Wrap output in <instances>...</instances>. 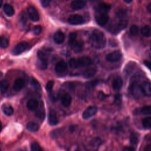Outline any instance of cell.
Returning <instances> with one entry per match:
<instances>
[{"instance_id":"1","label":"cell","mask_w":151,"mask_h":151,"mask_svg":"<svg viewBox=\"0 0 151 151\" xmlns=\"http://www.w3.org/2000/svg\"><path fill=\"white\" fill-rule=\"evenodd\" d=\"M89 42L93 48L102 49L106 46V38L102 31L94 29L89 37Z\"/></svg>"},{"instance_id":"2","label":"cell","mask_w":151,"mask_h":151,"mask_svg":"<svg viewBox=\"0 0 151 151\" xmlns=\"http://www.w3.org/2000/svg\"><path fill=\"white\" fill-rule=\"evenodd\" d=\"M128 24V21L127 19L122 18L120 19L118 21L115 22L113 25L110 27L111 31L114 34H117L122 29H124Z\"/></svg>"},{"instance_id":"3","label":"cell","mask_w":151,"mask_h":151,"mask_svg":"<svg viewBox=\"0 0 151 151\" xmlns=\"http://www.w3.org/2000/svg\"><path fill=\"white\" fill-rule=\"evenodd\" d=\"M28 44L27 42H21L18 44L12 50L11 53L14 55H18L24 52L28 48Z\"/></svg>"},{"instance_id":"4","label":"cell","mask_w":151,"mask_h":151,"mask_svg":"<svg viewBox=\"0 0 151 151\" xmlns=\"http://www.w3.org/2000/svg\"><path fill=\"white\" fill-rule=\"evenodd\" d=\"M129 89L132 94L136 98L140 97L142 94H143L140 85H139L136 81H133Z\"/></svg>"},{"instance_id":"5","label":"cell","mask_w":151,"mask_h":151,"mask_svg":"<svg viewBox=\"0 0 151 151\" xmlns=\"http://www.w3.org/2000/svg\"><path fill=\"white\" fill-rule=\"evenodd\" d=\"M95 18L99 25L100 26H104L107 24L109 20V15L107 13L96 12Z\"/></svg>"},{"instance_id":"6","label":"cell","mask_w":151,"mask_h":151,"mask_svg":"<svg viewBox=\"0 0 151 151\" xmlns=\"http://www.w3.org/2000/svg\"><path fill=\"white\" fill-rule=\"evenodd\" d=\"M122 57V53L120 51L116 50L106 55V58L107 61L110 63H115L120 60Z\"/></svg>"},{"instance_id":"7","label":"cell","mask_w":151,"mask_h":151,"mask_svg":"<svg viewBox=\"0 0 151 151\" xmlns=\"http://www.w3.org/2000/svg\"><path fill=\"white\" fill-rule=\"evenodd\" d=\"M77 68L81 67H87L92 64V60L88 56H83L76 58Z\"/></svg>"},{"instance_id":"8","label":"cell","mask_w":151,"mask_h":151,"mask_svg":"<svg viewBox=\"0 0 151 151\" xmlns=\"http://www.w3.org/2000/svg\"><path fill=\"white\" fill-rule=\"evenodd\" d=\"M84 21L83 17L78 14L71 15L68 18V22L71 25H80L84 23Z\"/></svg>"},{"instance_id":"9","label":"cell","mask_w":151,"mask_h":151,"mask_svg":"<svg viewBox=\"0 0 151 151\" xmlns=\"http://www.w3.org/2000/svg\"><path fill=\"white\" fill-rule=\"evenodd\" d=\"M27 13L29 19L33 22H37L40 19V16L37 10L32 6H29L27 8Z\"/></svg>"},{"instance_id":"10","label":"cell","mask_w":151,"mask_h":151,"mask_svg":"<svg viewBox=\"0 0 151 151\" xmlns=\"http://www.w3.org/2000/svg\"><path fill=\"white\" fill-rule=\"evenodd\" d=\"M97 111V108L96 106H89L88 107L83 113L82 117L84 119H88L93 116L96 114Z\"/></svg>"},{"instance_id":"11","label":"cell","mask_w":151,"mask_h":151,"mask_svg":"<svg viewBox=\"0 0 151 151\" xmlns=\"http://www.w3.org/2000/svg\"><path fill=\"white\" fill-rule=\"evenodd\" d=\"M140 87L143 95L151 96V83L150 81H143L140 84Z\"/></svg>"},{"instance_id":"12","label":"cell","mask_w":151,"mask_h":151,"mask_svg":"<svg viewBox=\"0 0 151 151\" xmlns=\"http://www.w3.org/2000/svg\"><path fill=\"white\" fill-rule=\"evenodd\" d=\"M48 122L49 124L51 126L56 125L58 123V120L57 116V114L55 111L53 110H50L49 111Z\"/></svg>"},{"instance_id":"13","label":"cell","mask_w":151,"mask_h":151,"mask_svg":"<svg viewBox=\"0 0 151 151\" xmlns=\"http://www.w3.org/2000/svg\"><path fill=\"white\" fill-rule=\"evenodd\" d=\"M87 0H73L71 3V7L73 9H80L86 5Z\"/></svg>"},{"instance_id":"14","label":"cell","mask_w":151,"mask_h":151,"mask_svg":"<svg viewBox=\"0 0 151 151\" xmlns=\"http://www.w3.org/2000/svg\"><path fill=\"white\" fill-rule=\"evenodd\" d=\"M111 8V5L106 2H101L97 6L96 12L107 13Z\"/></svg>"},{"instance_id":"15","label":"cell","mask_w":151,"mask_h":151,"mask_svg":"<svg viewBox=\"0 0 151 151\" xmlns=\"http://www.w3.org/2000/svg\"><path fill=\"white\" fill-rule=\"evenodd\" d=\"M71 46L73 50L75 52L78 53L83 51V47H84V43L81 40H77V41H76Z\"/></svg>"},{"instance_id":"16","label":"cell","mask_w":151,"mask_h":151,"mask_svg":"<svg viewBox=\"0 0 151 151\" xmlns=\"http://www.w3.org/2000/svg\"><path fill=\"white\" fill-rule=\"evenodd\" d=\"M24 80L21 78H18L15 80L14 85H13V90L15 91H20L24 86Z\"/></svg>"},{"instance_id":"17","label":"cell","mask_w":151,"mask_h":151,"mask_svg":"<svg viewBox=\"0 0 151 151\" xmlns=\"http://www.w3.org/2000/svg\"><path fill=\"white\" fill-rule=\"evenodd\" d=\"M67 69V64L64 61H58L55 67V70L57 73H61L64 72Z\"/></svg>"},{"instance_id":"18","label":"cell","mask_w":151,"mask_h":151,"mask_svg":"<svg viewBox=\"0 0 151 151\" xmlns=\"http://www.w3.org/2000/svg\"><path fill=\"white\" fill-rule=\"evenodd\" d=\"M123 86V80L122 79L118 77L115 78L112 83V87L113 90L115 91H119V90L121 89Z\"/></svg>"},{"instance_id":"19","label":"cell","mask_w":151,"mask_h":151,"mask_svg":"<svg viewBox=\"0 0 151 151\" xmlns=\"http://www.w3.org/2000/svg\"><path fill=\"white\" fill-rule=\"evenodd\" d=\"M65 35L61 31H57L54 35V40L57 44H61L64 42Z\"/></svg>"},{"instance_id":"20","label":"cell","mask_w":151,"mask_h":151,"mask_svg":"<svg viewBox=\"0 0 151 151\" xmlns=\"http://www.w3.org/2000/svg\"><path fill=\"white\" fill-rule=\"evenodd\" d=\"M96 69L93 67L87 68L83 73V76L86 78H89L93 77L96 73Z\"/></svg>"},{"instance_id":"21","label":"cell","mask_w":151,"mask_h":151,"mask_svg":"<svg viewBox=\"0 0 151 151\" xmlns=\"http://www.w3.org/2000/svg\"><path fill=\"white\" fill-rule=\"evenodd\" d=\"M39 106V103L37 100L34 99L29 100L27 103V107L29 110H37Z\"/></svg>"},{"instance_id":"22","label":"cell","mask_w":151,"mask_h":151,"mask_svg":"<svg viewBox=\"0 0 151 151\" xmlns=\"http://www.w3.org/2000/svg\"><path fill=\"white\" fill-rule=\"evenodd\" d=\"M3 9H4L5 14L8 17L13 16L15 13V11H14L13 6L8 4H6L4 5Z\"/></svg>"},{"instance_id":"23","label":"cell","mask_w":151,"mask_h":151,"mask_svg":"<svg viewBox=\"0 0 151 151\" xmlns=\"http://www.w3.org/2000/svg\"><path fill=\"white\" fill-rule=\"evenodd\" d=\"M2 111L4 112V113L6 115V116H11L12 115L13 113H14V110L12 107L7 103H5L4 104H3V106H2Z\"/></svg>"},{"instance_id":"24","label":"cell","mask_w":151,"mask_h":151,"mask_svg":"<svg viewBox=\"0 0 151 151\" xmlns=\"http://www.w3.org/2000/svg\"><path fill=\"white\" fill-rule=\"evenodd\" d=\"M39 125L35 122H29L27 124L26 128L27 129L31 132H36L39 129Z\"/></svg>"},{"instance_id":"25","label":"cell","mask_w":151,"mask_h":151,"mask_svg":"<svg viewBox=\"0 0 151 151\" xmlns=\"http://www.w3.org/2000/svg\"><path fill=\"white\" fill-rule=\"evenodd\" d=\"M61 100L62 104L64 107H67L70 105V104L71 103V97L68 94H65L61 97Z\"/></svg>"},{"instance_id":"26","label":"cell","mask_w":151,"mask_h":151,"mask_svg":"<svg viewBox=\"0 0 151 151\" xmlns=\"http://www.w3.org/2000/svg\"><path fill=\"white\" fill-rule=\"evenodd\" d=\"M18 21L19 24L24 27L27 22V15L24 11H22L18 15Z\"/></svg>"},{"instance_id":"27","label":"cell","mask_w":151,"mask_h":151,"mask_svg":"<svg viewBox=\"0 0 151 151\" xmlns=\"http://www.w3.org/2000/svg\"><path fill=\"white\" fill-rule=\"evenodd\" d=\"M140 32L142 35L146 37H151V27L149 25H145L143 26L141 29Z\"/></svg>"},{"instance_id":"28","label":"cell","mask_w":151,"mask_h":151,"mask_svg":"<svg viewBox=\"0 0 151 151\" xmlns=\"http://www.w3.org/2000/svg\"><path fill=\"white\" fill-rule=\"evenodd\" d=\"M9 86V84L8 81L3 80L0 81V91L1 92L4 93L7 91Z\"/></svg>"},{"instance_id":"29","label":"cell","mask_w":151,"mask_h":151,"mask_svg":"<svg viewBox=\"0 0 151 151\" xmlns=\"http://www.w3.org/2000/svg\"><path fill=\"white\" fill-rule=\"evenodd\" d=\"M36 66L40 70H45L47 67V61L38 59L36 63Z\"/></svg>"},{"instance_id":"30","label":"cell","mask_w":151,"mask_h":151,"mask_svg":"<svg viewBox=\"0 0 151 151\" xmlns=\"http://www.w3.org/2000/svg\"><path fill=\"white\" fill-rule=\"evenodd\" d=\"M9 45L8 40L4 36L0 37V47L2 48H6Z\"/></svg>"},{"instance_id":"31","label":"cell","mask_w":151,"mask_h":151,"mask_svg":"<svg viewBox=\"0 0 151 151\" xmlns=\"http://www.w3.org/2000/svg\"><path fill=\"white\" fill-rule=\"evenodd\" d=\"M136 64L134 63H129L124 69V73L126 74L129 75V74H130V73L132 71V70H133V68H134Z\"/></svg>"},{"instance_id":"32","label":"cell","mask_w":151,"mask_h":151,"mask_svg":"<svg viewBox=\"0 0 151 151\" xmlns=\"http://www.w3.org/2000/svg\"><path fill=\"white\" fill-rule=\"evenodd\" d=\"M30 83H31V85L32 86V87L36 90L37 91H40L41 90V85L40 84V83L36 80V79H34V78H32L31 81H30Z\"/></svg>"},{"instance_id":"33","label":"cell","mask_w":151,"mask_h":151,"mask_svg":"<svg viewBox=\"0 0 151 151\" xmlns=\"http://www.w3.org/2000/svg\"><path fill=\"white\" fill-rule=\"evenodd\" d=\"M142 125L145 128L151 127V117H146L142 119Z\"/></svg>"},{"instance_id":"34","label":"cell","mask_w":151,"mask_h":151,"mask_svg":"<svg viewBox=\"0 0 151 151\" xmlns=\"http://www.w3.org/2000/svg\"><path fill=\"white\" fill-rule=\"evenodd\" d=\"M138 141H139V137H138L137 134L134 133H131V134L130 136V143L133 145H135L137 144Z\"/></svg>"},{"instance_id":"35","label":"cell","mask_w":151,"mask_h":151,"mask_svg":"<svg viewBox=\"0 0 151 151\" xmlns=\"http://www.w3.org/2000/svg\"><path fill=\"white\" fill-rule=\"evenodd\" d=\"M35 116L40 120H43L45 117V111L43 109H40L37 110Z\"/></svg>"},{"instance_id":"36","label":"cell","mask_w":151,"mask_h":151,"mask_svg":"<svg viewBox=\"0 0 151 151\" xmlns=\"http://www.w3.org/2000/svg\"><path fill=\"white\" fill-rule=\"evenodd\" d=\"M31 151H43L40 145L37 142H34L31 143Z\"/></svg>"},{"instance_id":"37","label":"cell","mask_w":151,"mask_h":151,"mask_svg":"<svg viewBox=\"0 0 151 151\" xmlns=\"http://www.w3.org/2000/svg\"><path fill=\"white\" fill-rule=\"evenodd\" d=\"M139 32V29L137 25H133L130 28V32L132 35H137Z\"/></svg>"},{"instance_id":"38","label":"cell","mask_w":151,"mask_h":151,"mask_svg":"<svg viewBox=\"0 0 151 151\" xmlns=\"http://www.w3.org/2000/svg\"><path fill=\"white\" fill-rule=\"evenodd\" d=\"M76 37H77V33L76 32H71L69 34L68 42L70 45H71L76 41Z\"/></svg>"},{"instance_id":"39","label":"cell","mask_w":151,"mask_h":151,"mask_svg":"<svg viewBox=\"0 0 151 151\" xmlns=\"http://www.w3.org/2000/svg\"><path fill=\"white\" fill-rule=\"evenodd\" d=\"M140 111L143 114H146V115L151 114V105L143 107L141 109Z\"/></svg>"},{"instance_id":"40","label":"cell","mask_w":151,"mask_h":151,"mask_svg":"<svg viewBox=\"0 0 151 151\" xmlns=\"http://www.w3.org/2000/svg\"><path fill=\"white\" fill-rule=\"evenodd\" d=\"M37 55H38V59L47 61V56L45 54V52H44L43 51H40V50L38 51Z\"/></svg>"},{"instance_id":"41","label":"cell","mask_w":151,"mask_h":151,"mask_svg":"<svg viewBox=\"0 0 151 151\" xmlns=\"http://www.w3.org/2000/svg\"><path fill=\"white\" fill-rule=\"evenodd\" d=\"M42 27L40 25H37L32 29V33L34 35H38L41 33Z\"/></svg>"},{"instance_id":"42","label":"cell","mask_w":151,"mask_h":151,"mask_svg":"<svg viewBox=\"0 0 151 151\" xmlns=\"http://www.w3.org/2000/svg\"><path fill=\"white\" fill-rule=\"evenodd\" d=\"M68 64H69V65L71 68H74V69H76V68H77V60H76V58H73L71 59L70 60L69 62H68Z\"/></svg>"},{"instance_id":"43","label":"cell","mask_w":151,"mask_h":151,"mask_svg":"<svg viewBox=\"0 0 151 151\" xmlns=\"http://www.w3.org/2000/svg\"><path fill=\"white\" fill-rule=\"evenodd\" d=\"M53 86H54V81H53L51 80V81H48V83H47L46 86H45V88H46L47 91H51V90L52 89Z\"/></svg>"},{"instance_id":"44","label":"cell","mask_w":151,"mask_h":151,"mask_svg":"<svg viewBox=\"0 0 151 151\" xmlns=\"http://www.w3.org/2000/svg\"><path fill=\"white\" fill-rule=\"evenodd\" d=\"M51 0H40L42 6L43 7H45V8L47 7L50 5V4L51 2Z\"/></svg>"},{"instance_id":"45","label":"cell","mask_w":151,"mask_h":151,"mask_svg":"<svg viewBox=\"0 0 151 151\" xmlns=\"http://www.w3.org/2000/svg\"><path fill=\"white\" fill-rule=\"evenodd\" d=\"M123 151H135V149L133 146H126L123 148Z\"/></svg>"},{"instance_id":"46","label":"cell","mask_w":151,"mask_h":151,"mask_svg":"<svg viewBox=\"0 0 151 151\" xmlns=\"http://www.w3.org/2000/svg\"><path fill=\"white\" fill-rule=\"evenodd\" d=\"M143 63L145 65V66H146L151 71V62H150L149 61H147V60H145V61H143Z\"/></svg>"},{"instance_id":"47","label":"cell","mask_w":151,"mask_h":151,"mask_svg":"<svg viewBox=\"0 0 151 151\" xmlns=\"http://www.w3.org/2000/svg\"><path fill=\"white\" fill-rule=\"evenodd\" d=\"M143 151H151V145L150 144L147 145L145 147Z\"/></svg>"},{"instance_id":"48","label":"cell","mask_w":151,"mask_h":151,"mask_svg":"<svg viewBox=\"0 0 151 151\" xmlns=\"http://www.w3.org/2000/svg\"><path fill=\"white\" fill-rule=\"evenodd\" d=\"M147 10L149 13H151V2L148 4L147 6Z\"/></svg>"},{"instance_id":"49","label":"cell","mask_w":151,"mask_h":151,"mask_svg":"<svg viewBox=\"0 0 151 151\" xmlns=\"http://www.w3.org/2000/svg\"><path fill=\"white\" fill-rule=\"evenodd\" d=\"M132 1H133V0H124V1L126 3H127V4H130V3H131V2H132Z\"/></svg>"},{"instance_id":"50","label":"cell","mask_w":151,"mask_h":151,"mask_svg":"<svg viewBox=\"0 0 151 151\" xmlns=\"http://www.w3.org/2000/svg\"><path fill=\"white\" fill-rule=\"evenodd\" d=\"M2 0H0V8H1V6H2Z\"/></svg>"},{"instance_id":"51","label":"cell","mask_w":151,"mask_h":151,"mask_svg":"<svg viewBox=\"0 0 151 151\" xmlns=\"http://www.w3.org/2000/svg\"><path fill=\"white\" fill-rule=\"evenodd\" d=\"M1 129H2V123H1V122H0V132H1Z\"/></svg>"},{"instance_id":"52","label":"cell","mask_w":151,"mask_h":151,"mask_svg":"<svg viewBox=\"0 0 151 151\" xmlns=\"http://www.w3.org/2000/svg\"><path fill=\"white\" fill-rule=\"evenodd\" d=\"M17 151H23V150H21V149H19V150H17Z\"/></svg>"},{"instance_id":"53","label":"cell","mask_w":151,"mask_h":151,"mask_svg":"<svg viewBox=\"0 0 151 151\" xmlns=\"http://www.w3.org/2000/svg\"><path fill=\"white\" fill-rule=\"evenodd\" d=\"M0 151H1V149H0Z\"/></svg>"},{"instance_id":"54","label":"cell","mask_w":151,"mask_h":151,"mask_svg":"<svg viewBox=\"0 0 151 151\" xmlns=\"http://www.w3.org/2000/svg\"><path fill=\"white\" fill-rule=\"evenodd\" d=\"M77 151H78V150H77Z\"/></svg>"}]
</instances>
